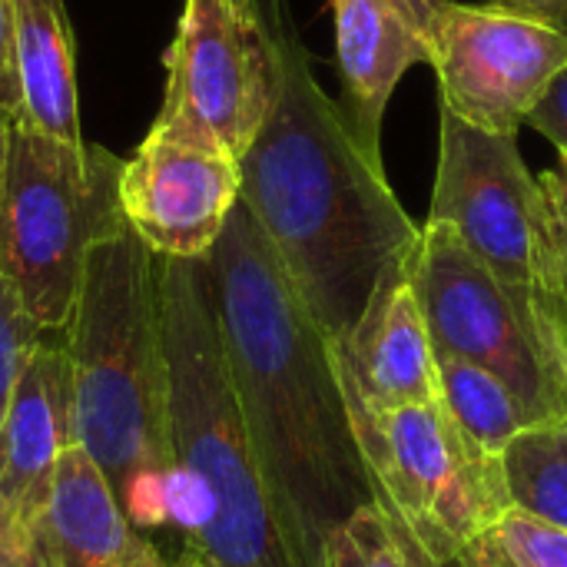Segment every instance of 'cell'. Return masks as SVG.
Listing matches in <instances>:
<instances>
[{
    "label": "cell",
    "mask_w": 567,
    "mask_h": 567,
    "mask_svg": "<svg viewBox=\"0 0 567 567\" xmlns=\"http://www.w3.org/2000/svg\"><path fill=\"white\" fill-rule=\"evenodd\" d=\"M229 385L296 567L375 498L332 342L302 306L252 213L236 203L203 259Z\"/></svg>",
    "instance_id": "6da1fadb"
},
{
    "label": "cell",
    "mask_w": 567,
    "mask_h": 567,
    "mask_svg": "<svg viewBox=\"0 0 567 567\" xmlns=\"http://www.w3.org/2000/svg\"><path fill=\"white\" fill-rule=\"evenodd\" d=\"M262 10L276 37L279 90L239 156V203L259 223L309 316L329 342H339L422 226L319 86L286 0H262Z\"/></svg>",
    "instance_id": "7a4b0ae2"
},
{
    "label": "cell",
    "mask_w": 567,
    "mask_h": 567,
    "mask_svg": "<svg viewBox=\"0 0 567 567\" xmlns=\"http://www.w3.org/2000/svg\"><path fill=\"white\" fill-rule=\"evenodd\" d=\"M63 349L73 442L113 495L140 468L173 465L156 256L126 223L90 246Z\"/></svg>",
    "instance_id": "3957f363"
},
{
    "label": "cell",
    "mask_w": 567,
    "mask_h": 567,
    "mask_svg": "<svg viewBox=\"0 0 567 567\" xmlns=\"http://www.w3.org/2000/svg\"><path fill=\"white\" fill-rule=\"evenodd\" d=\"M173 458L199 475L213 522L186 561L296 567L229 385L203 259H159Z\"/></svg>",
    "instance_id": "277c9868"
},
{
    "label": "cell",
    "mask_w": 567,
    "mask_h": 567,
    "mask_svg": "<svg viewBox=\"0 0 567 567\" xmlns=\"http://www.w3.org/2000/svg\"><path fill=\"white\" fill-rule=\"evenodd\" d=\"M123 159L13 123L0 196V272L43 332H63L86 252L120 229Z\"/></svg>",
    "instance_id": "5b68a950"
},
{
    "label": "cell",
    "mask_w": 567,
    "mask_h": 567,
    "mask_svg": "<svg viewBox=\"0 0 567 567\" xmlns=\"http://www.w3.org/2000/svg\"><path fill=\"white\" fill-rule=\"evenodd\" d=\"M429 223H449L535 316L548 349L567 339V266L538 176L518 136L442 110Z\"/></svg>",
    "instance_id": "8992f818"
},
{
    "label": "cell",
    "mask_w": 567,
    "mask_h": 567,
    "mask_svg": "<svg viewBox=\"0 0 567 567\" xmlns=\"http://www.w3.org/2000/svg\"><path fill=\"white\" fill-rule=\"evenodd\" d=\"M346 402L375 498L412 528L439 565L485 538L512 508L502 458L472 445L442 399L395 412Z\"/></svg>",
    "instance_id": "52a82bcc"
},
{
    "label": "cell",
    "mask_w": 567,
    "mask_h": 567,
    "mask_svg": "<svg viewBox=\"0 0 567 567\" xmlns=\"http://www.w3.org/2000/svg\"><path fill=\"white\" fill-rule=\"evenodd\" d=\"M435 355L488 369L542 419L567 415V389L532 309L458 239L425 223L409 252Z\"/></svg>",
    "instance_id": "ba28073f"
},
{
    "label": "cell",
    "mask_w": 567,
    "mask_h": 567,
    "mask_svg": "<svg viewBox=\"0 0 567 567\" xmlns=\"http://www.w3.org/2000/svg\"><path fill=\"white\" fill-rule=\"evenodd\" d=\"M163 66L166 93L150 130L239 159L279 90L276 37L262 0H186Z\"/></svg>",
    "instance_id": "9c48e42d"
},
{
    "label": "cell",
    "mask_w": 567,
    "mask_h": 567,
    "mask_svg": "<svg viewBox=\"0 0 567 567\" xmlns=\"http://www.w3.org/2000/svg\"><path fill=\"white\" fill-rule=\"evenodd\" d=\"M429 63L442 110L478 130L518 136L567 66V30L498 3L449 0L429 30Z\"/></svg>",
    "instance_id": "30bf717a"
},
{
    "label": "cell",
    "mask_w": 567,
    "mask_h": 567,
    "mask_svg": "<svg viewBox=\"0 0 567 567\" xmlns=\"http://www.w3.org/2000/svg\"><path fill=\"white\" fill-rule=\"evenodd\" d=\"M126 226L159 259H206L239 203V159L150 130L116 183Z\"/></svg>",
    "instance_id": "8fae6325"
},
{
    "label": "cell",
    "mask_w": 567,
    "mask_h": 567,
    "mask_svg": "<svg viewBox=\"0 0 567 567\" xmlns=\"http://www.w3.org/2000/svg\"><path fill=\"white\" fill-rule=\"evenodd\" d=\"M409 252L382 272L355 326L332 342L346 399L369 412H395L442 399Z\"/></svg>",
    "instance_id": "7c38bea8"
},
{
    "label": "cell",
    "mask_w": 567,
    "mask_h": 567,
    "mask_svg": "<svg viewBox=\"0 0 567 567\" xmlns=\"http://www.w3.org/2000/svg\"><path fill=\"white\" fill-rule=\"evenodd\" d=\"M70 442L73 392L63 332H47L33 349L0 425V498L33 535Z\"/></svg>",
    "instance_id": "4fadbf2b"
},
{
    "label": "cell",
    "mask_w": 567,
    "mask_h": 567,
    "mask_svg": "<svg viewBox=\"0 0 567 567\" xmlns=\"http://www.w3.org/2000/svg\"><path fill=\"white\" fill-rule=\"evenodd\" d=\"M342 116L359 150L382 159V120L409 66L429 63V40L395 0H332Z\"/></svg>",
    "instance_id": "5bb4252c"
},
{
    "label": "cell",
    "mask_w": 567,
    "mask_h": 567,
    "mask_svg": "<svg viewBox=\"0 0 567 567\" xmlns=\"http://www.w3.org/2000/svg\"><path fill=\"white\" fill-rule=\"evenodd\" d=\"M47 567H179L143 532H136L106 475L70 442L60 455L47 512L37 528Z\"/></svg>",
    "instance_id": "9a60e30c"
},
{
    "label": "cell",
    "mask_w": 567,
    "mask_h": 567,
    "mask_svg": "<svg viewBox=\"0 0 567 567\" xmlns=\"http://www.w3.org/2000/svg\"><path fill=\"white\" fill-rule=\"evenodd\" d=\"M10 10L23 93L20 123L63 143H83L73 37L63 0H10Z\"/></svg>",
    "instance_id": "2e32d148"
},
{
    "label": "cell",
    "mask_w": 567,
    "mask_h": 567,
    "mask_svg": "<svg viewBox=\"0 0 567 567\" xmlns=\"http://www.w3.org/2000/svg\"><path fill=\"white\" fill-rule=\"evenodd\" d=\"M442 405L452 422L478 445L485 455L502 458V452L542 419L525 405V399L482 365L435 355Z\"/></svg>",
    "instance_id": "e0dca14e"
},
{
    "label": "cell",
    "mask_w": 567,
    "mask_h": 567,
    "mask_svg": "<svg viewBox=\"0 0 567 567\" xmlns=\"http://www.w3.org/2000/svg\"><path fill=\"white\" fill-rule=\"evenodd\" d=\"M512 508L567 532V415L525 429L505 452Z\"/></svg>",
    "instance_id": "ac0fdd59"
},
{
    "label": "cell",
    "mask_w": 567,
    "mask_h": 567,
    "mask_svg": "<svg viewBox=\"0 0 567 567\" xmlns=\"http://www.w3.org/2000/svg\"><path fill=\"white\" fill-rule=\"evenodd\" d=\"M319 567H439V561L382 498H372L332 528Z\"/></svg>",
    "instance_id": "d6986e66"
},
{
    "label": "cell",
    "mask_w": 567,
    "mask_h": 567,
    "mask_svg": "<svg viewBox=\"0 0 567 567\" xmlns=\"http://www.w3.org/2000/svg\"><path fill=\"white\" fill-rule=\"evenodd\" d=\"M43 336L47 332L30 319L17 289L0 272V425H3L10 395H13V389H17L30 355H33V349L43 342Z\"/></svg>",
    "instance_id": "ffe728a7"
},
{
    "label": "cell",
    "mask_w": 567,
    "mask_h": 567,
    "mask_svg": "<svg viewBox=\"0 0 567 567\" xmlns=\"http://www.w3.org/2000/svg\"><path fill=\"white\" fill-rule=\"evenodd\" d=\"M495 545L515 567H567V532L508 508L492 528Z\"/></svg>",
    "instance_id": "44dd1931"
},
{
    "label": "cell",
    "mask_w": 567,
    "mask_h": 567,
    "mask_svg": "<svg viewBox=\"0 0 567 567\" xmlns=\"http://www.w3.org/2000/svg\"><path fill=\"white\" fill-rule=\"evenodd\" d=\"M0 113L13 123L23 120V93L17 70V40H13V10L10 0H0Z\"/></svg>",
    "instance_id": "7402d4cb"
},
{
    "label": "cell",
    "mask_w": 567,
    "mask_h": 567,
    "mask_svg": "<svg viewBox=\"0 0 567 567\" xmlns=\"http://www.w3.org/2000/svg\"><path fill=\"white\" fill-rule=\"evenodd\" d=\"M0 567H47L37 535L0 498Z\"/></svg>",
    "instance_id": "603a6c76"
},
{
    "label": "cell",
    "mask_w": 567,
    "mask_h": 567,
    "mask_svg": "<svg viewBox=\"0 0 567 567\" xmlns=\"http://www.w3.org/2000/svg\"><path fill=\"white\" fill-rule=\"evenodd\" d=\"M528 123L558 146L561 159H567V66L555 76V83L548 86V93L542 96V103L532 110Z\"/></svg>",
    "instance_id": "cb8c5ba5"
},
{
    "label": "cell",
    "mask_w": 567,
    "mask_h": 567,
    "mask_svg": "<svg viewBox=\"0 0 567 567\" xmlns=\"http://www.w3.org/2000/svg\"><path fill=\"white\" fill-rule=\"evenodd\" d=\"M538 183L545 189V199H548V209H551V223H555V236H558V246H561V256H565L567 266V159H561L555 169L542 173Z\"/></svg>",
    "instance_id": "d4e9b609"
},
{
    "label": "cell",
    "mask_w": 567,
    "mask_h": 567,
    "mask_svg": "<svg viewBox=\"0 0 567 567\" xmlns=\"http://www.w3.org/2000/svg\"><path fill=\"white\" fill-rule=\"evenodd\" d=\"M439 567H515V565L505 558V551L495 545V538H492V532H488L485 538H478V542L465 545L462 551H455L452 558H445Z\"/></svg>",
    "instance_id": "484cf974"
},
{
    "label": "cell",
    "mask_w": 567,
    "mask_h": 567,
    "mask_svg": "<svg viewBox=\"0 0 567 567\" xmlns=\"http://www.w3.org/2000/svg\"><path fill=\"white\" fill-rule=\"evenodd\" d=\"M488 3H498V7L515 10L522 17H532V20L567 30V0H488Z\"/></svg>",
    "instance_id": "4316f807"
},
{
    "label": "cell",
    "mask_w": 567,
    "mask_h": 567,
    "mask_svg": "<svg viewBox=\"0 0 567 567\" xmlns=\"http://www.w3.org/2000/svg\"><path fill=\"white\" fill-rule=\"evenodd\" d=\"M412 20H415V27L425 33V40H429V30H432V20L439 17V10L449 3V0H395Z\"/></svg>",
    "instance_id": "83f0119b"
},
{
    "label": "cell",
    "mask_w": 567,
    "mask_h": 567,
    "mask_svg": "<svg viewBox=\"0 0 567 567\" xmlns=\"http://www.w3.org/2000/svg\"><path fill=\"white\" fill-rule=\"evenodd\" d=\"M10 133H13V120L7 113H0V196H3V179H7V156H10Z\"/></svg>",
    "instance_id": "f1b7e54d"
},
{
    "label": "cell",
    "mask_w": 567,
    "mask_h": 567,
    "mask_svg": "<svg viewBox=\"0 0 567 567\" xmlns=\"http://www.w3.org/2000/svg\"><path fill=\"white\" fill-rule=\"evenodd\" d=\"M555 362H558V372H561V379H565V389H567V339L555 346Z\"/></svg>",
    "instance_id": "f546056e"
},
{
    "label": "cell",
    "mask_w": 567,
    "mask_h": 567,
    "mask_svg": "<svg viewBox=\"0 0 567 567\" xmlns=\"http://www.w3.org/2000/svg\"><path fill=\"white\" fill-rule=\"evenodd\" d=\"M179 567H209V565H203V561H183Z\"/></svg>",
    "instance_id": "4dcf8cb0"
}]
</instances>
